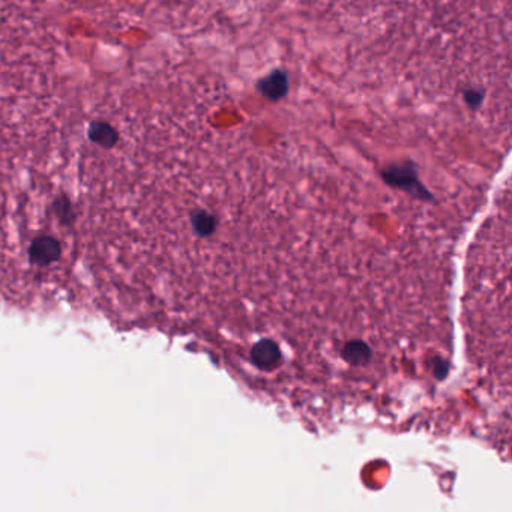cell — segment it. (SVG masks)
<instances>
[{"mask_svg": "<svg viewBox=\"0 0 512 512\" xmlns=\"http://www.w3.org/2000/svg\"><path fill=\"white\" fill-rule=\"evenodd\" d=\"M288 74L284 69H273L272 73L257 81V92L269 101L283 100L288 93Z\"/></svg>", "mask_w": 512, "mask_h": 512, "instance_id": "6da1fadb", "label": "cell"}, {"mask_svg": "<svg viewBox=\"0 0 512 512\" xmlns=\"http://www.w3.org/2000/svg\"><path fill=\"white\" fill-rule=\"evenodd\" d=\"M62 254V246L58 239L51 236L36 238L29 248V258L36 266H48L58 261Z\"/></svg>", "mask_w": 512, "mask_h": 512, "instance_id": "7a4b0ae2", "label": "cell"}, {"mask_svg": "<svg viewBox=\"0 0 512 512\" xmlns=\"http://www.w3.org/2000/svg\"><path fill=\"white\" fill-rule=\"evenodd\" d=\"M88 137L92 143L104 149L115 147L120 140L119 131L105 120H92L88 127Z\"/></svg>", "mask_w": 512, "mask_h": 512, "instance_id": "3957f363", "label": "cell"}, {"mask_svg": "<svg viewBox=\"0 0 512 512\" xmlns=\"http://www.w3.org/2000/svg\"><path fill=\"white\" fill-rule=\"evenodd\" d=\"M54 211H56L58 216L62 221H71L74 218L71 202H69L66 197H61V199H58L56 202H54Z\"/></svg>", "mask_w": 512, "mask_h": 512, "instance_id": "277c9868", "label": "cell"}]
</instances>
